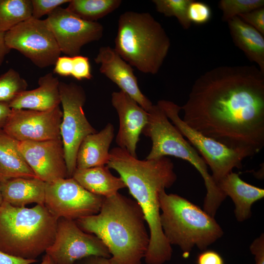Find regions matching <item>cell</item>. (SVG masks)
Segmentation results:
<instances>
[{"label": "cell", "instance_id": "6da1fadb", "mask_svg": "<svg viewBox=\"0 0 264 264\" xmlns=\"http://www.w3.org/2000/svg\"><path fill=\"white\" fill-rule=\"evenodd\" d=\"M181 110L191 128L253 156L264 146V73L255 66L212 68L195 80Z\"/></svg>", "mask_w": 264, "mask_h": 264}, {"label": "cell", "instance_id": "7a4b0ae2", "mask_svg": "<svg viewBox=\"0 0 264 264\" xmlns=\"http://www.w3.org/2000/svg\"><path fill=\"white\" fill-rule=\"evenodd\" d=\"M110 154L107 166L119 174L145 216L150 234L146 263L163 264L170 261L173 250L160 224L159 194L176 180L173 162L166 156L139 160L119 147Z\"/></svg>", "mask_w": 264, "mask_h": 264}, {"label": "cell", "instance_id": "3957f363", "mask_svg": "<svg viewBox=\"0 0 264 264\" xmlns=\"http://www.w3.org/2000/svg\"><path fill=\"white\" fill-rule=\"evenodd\" d=\"M84 231L100 239L111 264H141L150 242L145 216L139 204L119 192L104 198L99 212L75 220Z\"/></svg>", "mask_w": 264, "mask_h": 264}, {"label": "cell", "instance_id": "277c9868", "mask_svg": "<svg viewBox=\"0 0 264 264\" xmlns=\"http://www.w3.org/2000/svg\"><path fill=\"white\" fill-rule=\"evenodd\" d=\"M58 219L44 204L26 208L3 201L0 207V251L36 260L53 243Z\"/></svg>", "mask_w": 264, "mask_h": 264}, {"label": "cell", "instance_id": "5b68a950", "mask_svg": "<svg viewBox=\"0 0 264 264\" xmlns=\"http://www.w3.org/2000/svg\"><path fill=\"white\" fill-rule=\"evenodd\" d=\"M116 52L144 73H158L171 46L162 25L148 12L128 11L119 16L114 40Z\"/></svg>", "mask_w": 264, "mask_h": 264}, {"label": "cell", "instance_id": "8992f818", "mask_svg": "<svg viewBox=\"0 0 264 264\" xmlns=\"http://www.w3.org/2000/svg\"><path fill=\"white\" fill-rule=\"evenodd\" d=\"M159 207L160 224L167 240L187 256L195 246L206 250L223 235L215 218L178 195L161 191Z\"/></svg>", "mask_w": 264, "mask_h": 264}, {"label": "cell", "instance_id": "52a82bcc", "mask_svg": "<svg viewBox=\"0 0 264 264\" xmlns=\"http://www.w3.org/2000/svg\"><path fill=\"white\" fill-rule=\"evenodd\" d=\"M148 112V121L142 133L150 138L152 145L146 159L170 155L186 160L192 165L201 176L206 189L203 210L215 217L226 197L209 173L206 163L158 105H153Z\"/></svg>", "mask_w": 264, "mask_h": 264}, {"label": "cell", "instance_id": "ba28073f", "mask_svg": "<svg viewBox=\"0 0 264 264\" xmlns=\"http://www.w3.org/2000/svg\"><path fill=\"white\" fill-rule=\"evenodd\" d=\"M158 105L172 123L196 149L212 171V176L218 182L232 172L242 167V161L250 154L233 149L206 137L188 126L179 116L181 107L172 101L160 100Z\"/></svg>", "mask_w": 264, "mask_h": 264}, {"label": "cell", "instance_id": "9c48e42d", "mask_svg": "<svg viewBox=\"0 0 264 264\" xmlns=\"http://www.w3.org/2000/svg\"><path fill=\"white\" fill-rule=\"evenodd\" d=\"M59 91L63 108L60 134L68 177H72L76 169V155L81 143L85 137L96 131L88 120L83 110L86 101L84 88L74 83L60 82Z\"/></svg>", "mask_w": 264, "mask_h": 264}, {"label": "cell", "instance_id": "30bf717a", "mask_svg": "<svg viewBox=\"0 0 264 264\" xmlns=\"http://www.w3.org/2000/svg\"><path fill=\"white\" fill-rule=\"evenodd\" d=\"M5 43L41 68L54 65L61 52L44 20L31 17L5 33Z\"/></svg>", "mask_w": 264, "mask_h": 264}, {"label": "cell", "instance_id": "8fae6325", "mask_svg": "<svg viewBox=\"0 0 264 264\" xmlns=\"http://www.w3.org/2000/svg\"><path fill=\"white\" fill-rule=\"evenodd\" d=\"M104 198L86 190L73 177L45 183L44 205L58 219L76 220L95 215Z\"/></svg>", "mask_w": 264, "mask_h": 264}, {"label": "cell", "instance_id": "7c38bea8", "mask_svg": "<svg viewBox=\"0 0 264 264\" xmlns=\"http://www.w3.org/2000/svg\"><path fill=\"white\" fill-rule=\"evenodd\" d=\"M55 264H74L85 258L110 259V252L95 235L82 230L75 220L59 218L54 241L46 250Z\"/></svg>", "mask_w": 264, "mask_h": 264}, {"label": "cell", "instance_id": "4fadbf2b", "mask_svg": "<svg viewBox=\"0 0 264 264\" xmlns=\"http://www.w3.org/2000/svg\"><path fill=\"white\" fill-rule=\"evenodd\" d=\"M44 20L61 53L67 56L79 55L84 45L98 41L103 35L101 23L83 20L61 6L55 8Z\"/></svg>", "mask_w": 264, "mask_h": 264}, {"label": "cell", "instance_id": "5bb4252c", "mask_svg": "<svg viewBox=\"0 0 264 264\" xmlns=\"http://www.w3.org/2000/svg\"><path fill=\"white\" fill-rule=\"evenodd\" d=\"M62 117L59 106L47 111L11 109L2 130L20 142L61 139Z\"/></svg>", "mask_w": 264, "mask_h": 264}, {"label": "cell", "instance_id": "9a60e30c", "mask_svg": "<svg viewBox=\"0 0 264 264\" xmlns=\"http://www.w3.org/2000/svg\"><path fill=\"white\" fill-rule=\"evenodd\" d=\"M19 148L37 178L48 183L68 177L61 138L19 141Z\"/></svg>", "mask_w": 264, "mask_h": 264}, {"label": "cell", "instance_id": "2e32d148", "mask_svg": "<svg viewBox=\"0 0 264 264\" xmlns=\"http://www.w3.org/2000/svg\"><path fill=\"white\" fill-rule=\"evenodd\" d=\"M111 102L119 121L115 142L119 147L137 157V144L148 123V112L121 90L112 93Z\"/></svg>", "mask_w": 264, "mask_h": 264}, {"label": "cell", "instance_id": "e0dca14e", "mask_svg": "<svg viewBox=\"0 0 264 264\" xmlns=\"http://www.w3.org/2000/svg\"><path fill=\"white\" fill-rule=\"evenodd\" d=\"M94 61L100 65V73L117 85L121 91L147 111L151 109L153 104L140 90L132 66L114 48L109 46L100 47Z\"/></svg>", "mask_w": 264, "mask_h": 264}, {"label": "cell", "instance_id": "ac0fdd59", "mask_svg": "<svg viewBox=\"0 0 264 264\" xmlns=\"http://www.w3.org/2000/svg\"><path fill=\"white\" fill-rule=\"evenodd\" d=\"M60 81L53 73L49 72L38 80L39 87L35 89L24 90L8 103L11 109H23L47 111L61 104Z\"/></svg>", "mask_w": 264, "mask_h": 264}, {"label": "cell", "instance_id": "d6986e66", "mask_svg": "<svg viewBox=\"0 0 264 264\" xmlns=\"http://www.w3.org/2000/svg\"><path fill=\"white\" fill-rule=\"evenodd\" d=\"M217 184L223 194L232 199L235 207V216L239 222L250 218L253 204L264 197L263 189L245 182L239 174L233 171L219 180Z\"/></svg>", "mask_w": 264, "mask_h": 264}, {"label": "cell", "instance_id": "ffe728a7", "mask_svg": "<svg viewBox=\"0 0 264 264\" xmlns=\"http://www.w3.org/2000/svg\"><path fill=\"white\" fill-rule=\"evenodd\" d=\"M114 136V126L109 123L100 132L85 137L77 151L76 169L107 165L110 157V147Z\"/></svg>", "mask_w": 264, "mask_h": 264}, {"label": "cell", "instance_id": "44dd1931", "mask_svg": "<svg viewBox=\"0 0 264 264\" xmlns=\"http://www.w3.org/2000/svg\"><path fill=\"white\" fill-rule=\"evenodd\" d=\"M3 201L16 207L44 204L45 182L38 178L0 179Z\"/></svg>", "mask_w": 264, "mask_h": 264}, {"label": "cell", "instance_id": "7402d4cb", "mask_svg": "<svg viewBox=\"0 0 264 264\" xmlns=\"http://www.w3.org/2000/svg\"><path fill=\"white\" fill-rule=\"evenodd\" d=\"M227 22L235 45L264 73V35L239 17H235Z\"/></svg>", "mask_w": 264, "mask_h": 264}, {"label": "cell", "instance_id": "603a6c76", "mask_svg": "<svg viewBox=\"0 0 264 264\" xmlns=\"http://www.w3.org/2000/svg\"><path fill=\"white\" fill-rule=\"evenodd\" d=\"M72 177L88 192L104 198L126 188L122 179L114 176L107 165L76 169Z\"/></svg>", "mask_w": 264, "mask_h": 264}, {"label": "cell", "instance_id": "cb8c5ba5", "mask_svg": "<svg viewBox=\"0 0 264 264\" xmlns=\"http://www.w3.org/2000/svg\"><path fill=\"white\" fill-rule=\"evenodd\" d=\"M19 142L0 130V179L36 177L20 151Z\"/></svg>", "mask_w": 264, "mask_h": 264}, {"label": "cell", "instance_id": "d4e9b609", "mask_svg": "<svg viewBox=\"0 0 264 264\" xmlns=\"http://www.w3.org/2000/svg\"><path fill=\"white\" fill-rule=\"evenodd\" d=\"M121 0H70L66 8L79 18L96 22L118 9Z\"/></svg>", "mask_w": 264, "mask_h": 264}, {"label": "cell", "instance_id": "484cf974", "mask_svg": "<svg viewBox=\"0 0 264 264\" xmlns=\"http://www.w3.org/2000/svg\"><path fill=\"white\" fill-rule=\"evenodd\" d=\"M31 17V0H0V32L5 33Z\"/></svg>", "mask_w": 264, "mask_h": 264}, {"label": "cell", "instance_id": "4316f807", "mask_svg": "<svg viewBox=\"0 0 264 264\" xmlns=\"http://www.w3.org/2000/svg\"><path fill=\"white\" fill-rule=\"evenodd\" d=\"M27 87L26 81L19 73L9 68L0 76V103L8 104Z\"/></svg>", "mask_w": 264, "mask_h": 264}, {"label": "cell", "instance_id": "83f0119b", "mask_svg": "<svg viewBox=\"0 0 264 264\" xmlns=\"http://www.w3.org/2000/svg\"><path fill=\"white\" fill-rule=\"evenodd\" d=\"M192 0H153L156 10L166 17H175L184 29H188L192 23L187 16Z\"/></svg>", "mask_w": 264, "mask_h": 264}, {"label": "cell", "instance_id": "f1b7e54d", "mask_svg": "<svg viewBox=\"0 0 264 264\" xmlns=\"http://www.w3.org/2000/svg\"><path fill=\"white\" fill-rule=\"evenodd\" d=\"M263 7L264 0H220L218 3L222 12V20L226 22L241 14Z\"/></svg>", "mask_w": 264, "mask_h": 264}, {"label": "cell", "instance_id": "f546056e", "mask_svg": "<svg viewBox=\"0 0 264 264\" xmlns=\"http://www.w3.org/2000/svg\"><path fill=\"white\" fill-rule=\"evenodd\" d=\"M212 15L210 7L203 2L192 0L188 6L187 16L191 23L198 25L206 23Z\"/></svg>", "mask_w": 264, "mask_h": 264}, {"label": "cell", "instance_id": "4dcf8cb0", "mask_svg": "<svg viewBox=\"0 0 264 264\" xmlns=\"http://www.w3.org/2000/svg\"><path fill=\"white\" fill-rule=\"evenodd\" d=\"M70 0H31L32 17L40 20L41 17L48 15L61 5L68 3Z\"/></svg>", "mask_w": 264, "mask_h": 264}, {"label": "cell", "instance_id": "1f68e13d", "mask_svg": "<svg viewBox=\"0 0 264 264\" xmlns=\"http://www.w3.org/2000/svg\"><path fill=\"white\" fill-rule=\"evenodd\" d=\"M73 68L71 76L80 81L92 78L88 58L82 55L73 56Z\"/></svg>", "mask_w": 264, "mask_h": 264}, {"label": "cell", "instance_id": "d6a6232c", "mask_svg": "<svg viewBox=\"0 0 264 264\" xmlns=\"http://www.w3.org/2000/svg\"><path fill=\"white\" fill-rule=\"evenodd\" d=\"M238 17L264 35V7L241 14Z\"/></svg>", "mask_w": 264, "mask_h": 264}, {"label": "cell", "instance_id": "836d02e7", "mask_svg": "<svg viewBox=\"0 0 264 264\" xmlns=\"http://www.w3.org/2000/svg\"><path fill=\"white\" fill-rule=\"evenodd\" d=\"M54 66V73L62 76H71L73 68V57L60 56L57 59Z\"/></svg>", "mask_w": 264, "mask_h": 264}, {"label": "cell", "instance_id": "e575fe53", "mask_svg": "<svg viewBox=\"0 0 264 264\" xmlns=\"http://www.w3.org/2000/svg\"><path fill=\"white\" fill-rule=\"evenodd\" d=\"M251 253L255 256V264H264V234L252 242L250 246Z\"/></svg>", "mask_w": 264, "mask_h": 264}, {"label": "cell", "instance_id": "d590c367", "mask_svg": "<svg viewBox=\"0 0 264 264\" xmlns=\"http://www.w3.org/2000/svg\"><path fill=\"white\" fill-rule=\"evenodd\" d=\"M197 264H224V262L218 253L206 249L198 256Z\"/></svg>", "mask_w": 264, "mask_h": 264}, {"label": "cell", "instance_id": "8d00e7d4", "mask_svg": "<svg viewBox=\"0 0 264 264\" xmlns=\"http://www.w3.org/2000/svg\"><path fill=\"white\" fill-rule=\"evenodd\" d=\"M37 261L12 256L0 251V264H31Z\"/></svg>", "mask_w": 264, "mask_h": 264}, {"label": "cell", "instance_id": "74e56055", "mask_svg": "<svg viewBox=\"0 0 264 264\" xmlns=\"http://www.w3.org/2000/svg\"><path fill=\"white\" fill-rule=\"evenodd\" d=\"M74 264H111L109 259L101 256H92L76 262Z\"/></svg>", "mask_w": 264, "mask_h": 264}, {"label": "cell", "instance_id": "f35d334b", "mask_svg": "<svg viewBox=\"0 0 264 264\" xmlns=\"http://www.w3.org/2000/svg\"><path fill=\"white\" fill-rule=\"evenodd\" d=\"M11 111L8 104L0 103V130L3 129Z\"/></svg>", "mask_w": 264, "mask_h": 264}, {"label": "cell", "instance_id": "ab89813d", "mask_svg": "<svg viewBox=\"0 0 264 264\" xmlns=\"http://www.w3.org/2000/svg\"><path fill=\"white\" fill-rule=\"evenodd\" d=\"M4 35L5 33L0 32V66L2 65L6 55L11 50L5 44Z\"/></svg>", "mask_w": 264, "mask_h": 264}, {"label": "cell", "instance_id": "60d3db41", "mask_svg": "<svg viewBox=\"0 0 264 264\" xmlns=\"http://www.w3.org/2000/svg\"><path fill=\"white\" fill-rule=\"evenodd\" d=\"M40 264H55L51 258L46 253L42 258V262Z\"/></svg>", "mask_w": 264, "mask_h": 264}, {"label": "cell", "instance_id": "b9f144b4", "mask_svg": "<svg viewBox=\"0 0 264 264\" xmlns=\"http://www.w3.org/2000/svg\"><path fill=\"white\" fill-rule=\"evenodd\" d=\"M3 202V199L2 197L1 191V182L0 180V207Z\"/></svg>", "mask_w": 264, "mask_h": 264}]
</instances>
